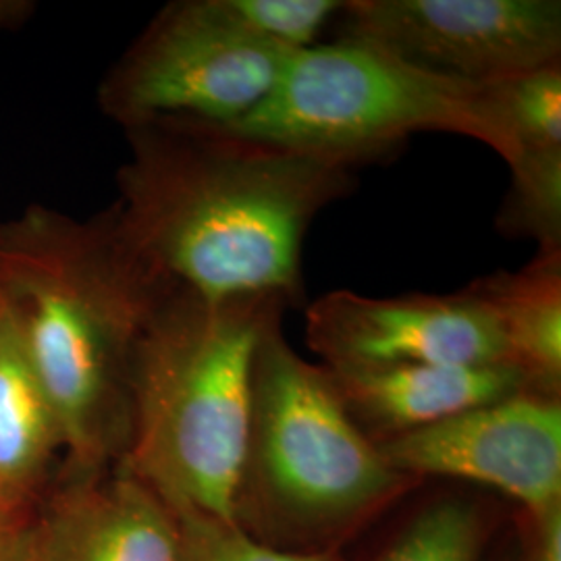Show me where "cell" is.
I'll list each match as a JSON object with an SVG mask.
<instances>
[{
	"label": "cell",
	"instance_id": "cell-1",
	"mask_svg": "<svg viewBox=\"0 0 561 561\" xmlns=\"http://www.w3.org/2000/svg\"><path fill=\"white\" fill-rule=\"evenodd\" d=\"M123 243L169 289L221 301L275 296L304 306V241L354 169L217 125L136 127Z\"/></svg>",
	"mask_w": 561,
	"mask_h": 561
},
{
	"label": "cell",
	"instance_id": "cell-2",
	"mask_svg": "<svg viewBox=\"0 0 561 561\" xmlns=\"http://www.w3.org/2000/svg\"><path fill=\"white\" fill-rule=\"evenodd\" d=\"M275 296L208 301L171 289L141 335L129 389L125 470L175 516L236 522L264 331Z\"/></svg>",
	"mask_w": 561,
	"mask_h": 561
},
{
	"label": "cell",
	"instance_id": "cell-3",
	"mask_svg": "<svg viewBox=\"0 0 561 561\" xmlns=\"http://www.w3.org/2000/svg\"><path fill=\"white\" fill-rule=\"evenodd\" d=\"M262 335L236 522L279 541L337 535L412 479L393 470L345 410L324 366L304 360L283 335Z\"/></svg>",
	"mask_w": 561,
	"mask_h": 561
},
{
	"label": "cell",
	"instance_id": "cell-4",
	"mask_svg": "<svg viewBox=\"0 0 561 561\" xmlns=\"http://www.w3.org/2000/svg\"><path fill=\"white\" fill-rule=\"evenodd\" d=\"M227 129L350 169L421 131L474 138L507 161L481 85L433 76L347 36L294 50L261 106Z\"/></svg>",
	"mask_w": 561,
	"mask_h": 561
},
{
	"label": "cell",
	"instance_id": "cell-5",
	"mask_svg": "<svg viewBox=\"0 0 561 561\" xmlns=\"http://www.w3.org/2000/svg\"><path fill=\"white\" fill-rule=\"evenodd\" d=\"M289 55L231 20L221 0L175 2L123 59L104 102L134 127H229L273 92Z\"/></svg>",
	"mask_w": 561,
	"mask_h": 561
},
{
	"label": "cell",
	"instance_id": "cell-6",
	"mask_svg": "<svg viewBox=\"0 0 561 561\" xmlns=\"http://www.w3.org/2000/svg\"><path fill=\"white\" fill-rule=\"evenodd\" d=\"M341 25L347 38L472 85L561 62L560 0H352Z\"/></svg>",
	"mask_w": 561,
	"mask_h": 561
},
{
	"label": "cell",
	"instance_id": "cell-7",
	"mask_svg": "<svg viewBox=\"0 0 561 561\" xmlns=\"http://www.w3.org/2000/svg\"><path fill=\"white\" fill-rule=\"evenodd\" d=\"M408 479L443 477L497 489L530 516L561 505L560 398L520 391L379 445Z\"/></svg>",
	"mask_w": 561,
	"mask_h": 561
},
{
	"label": "cell",
	"instance_id": "cell-8",
	"mask_svg": "<svg viewBox=\"0 0 561 561\" xmlns=\"http://www.w3.org/2000/svg\"><path fill=\"white\" fill-rule=\"evenodd\" d=\"M306 341L329 368L512 364L497 317L472 283L443 296L324 294L306 306Z\"/></svg>",
	"mask_w": 561,
	"mask_h": 561
},
{
	"label": "cell",
	"instance_id": "cell-9",
	"mask_svg": "<svg viewBox=\"0 0 561 561\" xmlns=\"http://www.w3.org/2000/svg\"><path fill=\"white\" fill-rule=\"evenodd\" d=\"M32 561H183L180 522L123 468L48 503L32 520Z\"/></svg>",
	"mask_w": 561,
	"mask_h": 561
},
{
	"label": "cell",
	"instance_id": "cell-10",
	"mask_svg": "<svg viewBox=\"0 0 561 561\" xmlns=\"http://www.w3.org/2000/svg\"><path fill=\"white\" fill-rule=\"evenodd\" d=\"M345 410L375 443L447 421L484 403L530 391L514 364L324 366Z\"/></svg>",
	"mask_w": 561,
	"mask_h": 561
},
{
	"label": "cell",
	"instance_id": "cell-11",
	"mask_svg": "<svg viewBox=\"0 0 561 561\" xmlns=\"http://www.w3.org/2000/svg\"><path fill=\"white\" fill-rule=\"evenodd\" d=\"M60 445L21 337L15 301L0 296V516H32L34 493Z\"/></svg>",
	"mask_w": 561,
	"mask_h": 561
},
{
	"label": "cell",
	"instance_id": "cell-12",
	"mask_svg": "<svg viewBox=\"0 0 561 561\" xmlns=\"http://www.w3.org/2000/svg\"><path fill=\"white\" fill-rule=\"evenodd\" d=\"M472 285L493 308L510 360L530 391L560 398L561 250H539L520 271L486 275Z\"/></svg>",
	"mask_w": 561,
	"mask_h": 561
},
{
	"label": "cell",
	"instance_id": "cell-13",
	"mask_svg": "<svg viewBox=\"0 0 561 561\" xmlns=\"http://www.w3.org/2000/svg\"><path fill=\"white\" fill-rule=\"evenodd\" d=\"M481 90L507 144V164L522 152L561 148V62L482 83Z\"/></svg>",
	"mask_w": 561,
	"mask_h": 561
},
{
	"label": "cell",
	"instance_id": "cell-14",
	"mask_svg": "<svg viewBox=\"0 0 561 561\" xmlns=\"http://www.w3.org/2000/svg\"><path fill=\"white\" fill-rule=\"evenodd\" d=\"M512 185L497 217L507 238L561 250V148L522 152L510 162Z\"/></svg>",
	"mask_w": 561,
	"mask_h": 561
},
{
	"label": "cell",
	"instance_id": "cell-15",
	"mask_svg": "<svg viewBox=\"0 0 561 561\" xmlns=\"http://www.w3.org/2000/svg\"><path fill=\"white\" fill-rule=\"evenodd\" d=\"M482 524L472 503L443 500L424 510L379 561H479Z\"/></svg>",
	"mask_w": 561,
	"mask_h": 561
},
{
	"label": "cell",
	"instance_id": "cell-16",
	"mask_svg": "<svg viewBox=\"0 0 561 561\" xmlns=\"http://www.w3.org/2000/svg\"><path fill=\"white\" fill-rule=\"evenodd\" d=\"M231 20L283 50L319 44L324 27L341 15L340 0H221Z\"/></svg>",
	"mask_w": 561,
	"mask_h": 561
},
{
	"label": "cell",
	"instance_id": "cell-17",
	"mask_svg": "<svg viewBox=\"0 0 561 561\" xmlns=\"http://www.w3.org/2000/svg\"><path fill=\"white\" fill-rule=\"evenodd\" d=\"M183 561H331L322 553L294 551L254 539L238 522L178 516Z\"/></svg>",
	"mask_w": 561,
	"mask_h": 561
},
{
	"label": "cell",
	"instance_id": "cell-18",
	"mask_svg": "<svg viewBox=\"0 0 561 561\" xmlns=\"http://www.w3.org/2000/svg\"><path fill=\"white\" fill-rule=\"evenodd\" d=\"M526 561H561V505L530 516Z\"/></svg>",
	"mask_w": 561,
	"mask_h": 561
},
{
	"label": "cell",
	"instance_id": "cell-19",
	"mask_svg": "<svg viewBox=\"0 0 561 561\" xmlns=\"http://www.w3.org/2000/svg\"><path fill=\"white\" fill-rule=\"evenodd\" d=\"M32 516H0V561H32Z\"/></svg>",
	"mask_w": 561,
	"mask_h": 561
}]
</instances>
